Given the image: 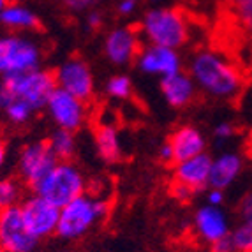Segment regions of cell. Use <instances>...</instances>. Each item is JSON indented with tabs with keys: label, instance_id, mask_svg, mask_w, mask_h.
I'll return each mask as SVG.
<instances>
[{
	"label": "cell",
	"instance_id": "cell-29",
	"mask_svg": "<svg viewBox=\"0 0 252 252\" xmlns=\"http://www.w3.org/2000/svg\"><path fill=\"white\" fill-rule=\"evenodd\" d=\"M171 196L180 203H189L190 199L196 196V192L190 190L189 187H185V185H180V184H177V182H173L171 184Z\"/></svg>",
	"mask_w": 252,
	"mask_h": 252
},
{
	"label": "cell",
	"instance_id": "cell-19",
	"mask_svg": "<svg viewBox=\"0 0 252 252\" xmlns=\"http://www.w3.org/2000/svg\"><path fill=\"white\" fill-rule=\"evenodd\" d=\"M94 145L97 156L106 164H117L124 159V148L120 130L117 126L109 122H102L94 129Z\"/></svg>",
	"mask_w": 252,
	"mask_h": 252
},
{
	"label": "cell",
	"instance_id": "cell-9",
	"mask_svg": "<svg viewBox=\"0 0 252 252\" xmlns=\"http://www.w3.org/2000/svg\"><path fill=\"white\" fill-rule=\"evenodd\" d=\"M46 109L55 126L59 129L71 130V132L81 129L83 124L87 122V117H89L87 102H83L81 99L65 92V90L59 89V87L51 92L46 102Z\"/></svg>",
	"mask_w": 252,
	"mask_h": 252
},
{
	"label": "cell",
	"instance_id": "cell-1",
	"mask_svg": "<svg viewBox=\"0 0 252 252\" xmlns=\"http://www.w3.org/2000/svg\"><path fill=\"white\" fill-rule=\"evenodd\" d=\"M189 74L201 92L220 101L235 99L244 89L242 71L215 50L196 51L189 62Z\"/></svg>",
	"mask_w": 252,
	"mask_h": 252
},
{
	"label": "cell",
	"instance_id": "cell-8",
	"mask_svg": "<svg viewBox=\"0 0 252 252\" xmlns=\"http://www.w3.org/2000/svg\"><path fill=\"white\" fill-rule=\"evenodd\" d=\"M53 74L59 89L72 94L83 102L92 101L95 94V80L89 62H85L80 57H71L60 63Z\"/></svg>",
	"mask_w": 252,
	"mask_h": 252
},
{
	"label": "cell",
	"instance_id": "cell-5",
	"mask_svg": "<svg viewBox=\"0 0 252 252\" xmlns=\"http://www.w3.org/2000/svg\"><path fill=\"white\" fill-rule=\"evenodd\" d=\"M41 60L42 51L34 39L18 34L0 37V78L39 69Z\"/></svg>",
	"mask_w": 252,
	"mask_h": 252
},
{
	"label": "cell",
	"instance_id": "cell-36",
	"mask_svg": "<svg viewBox=\"0 0 252 252\" xmlns=\"http://www.w3.org/2000/svg\"><path fill=\"white\" fill-rule=\"evenodd\" d=\"M9 99H11V94H9L7 87H5L4 80L0 78V111H4V108L7 106Z\"/></svg>",
	"mask_w": 252,
	"mask_h": 252
},
{
	"label": "cell",
	"instance_id": "cell-22",
	"mask_svg": "<svg viewBox=\"0 0 252 252\" xmlns=\"http://www.w3.org/2000/svg\"><path fill=\"white\" fill-rule=\"evenodd\" d=\"M104 92L108 97L117 101H127L132 95V80L127 74H115L111 76L104 85Z\"/></svg>",
	"mask_w": 252,
	"mask_h": 252
},
{
	"label": "cell",
	"instance_id": "cell-6",
	"mask_svg": "<svg viewBox=\"0 0 252 252\" xmlns=\"http://www.w3.org/2000/svg\"><path fill=\"white\" fill-rule=\"evenodd\" d=\"M13 99H20L30 104L35 111L46 108L51 92L57 89L55 74L46 69H34V71L20 72V74L2 78Z\"/></svg>",
	"mask_w": 252,
	"mask_h": 252
},
{
	"label": "cell",
	"instance_id": "cell-20",
	"mask_svg": "<svg viewBox=\"0 0 252 252\" xmlns=\"http://www.w3.org/2000/svg\"><path fill=\"white\" fill-rule=\"evenodd\" d=\"M0 23L14 32H34L41 29V20L37 13L21 4H9L0 13Z\"/></svg>",
	"mask_w": 252,
	"mask_h": 252
},
{
	"label": "cell",
	"instance_id": "cell-13",
	"mask_svg": "<svg viewBox=\"0 0 252 252\" xmlns=\"http://www.w3.org/2000/svg\"><path fill=\"white\" fill-rule=\"evenodd\" d=\"M136 65L143 74L166 78V76H171L175 72L182 71V57L178 50L147 44L139 51L138 59H136Z\"/></svg>",
	"mask_w": 252,
	"mask_h": 252
},
{
	"label": "cell",
	"instance_id": "cell-14",
	"mask_svg": "<svg viewBox=\"0 0 252 252\" xmlns=\"http://www.w3.org/2000/svg\"><path fill=\"white\" fill-rule=\"evenodd\" d=\"M212 157L208 154H199L190 159H185L182 162L173 164V182L189 187L190 190L198 194L208 187L210 178Z\"/></svg>",
	"mask_w": 252,
	"mask_h": 252
},
{
	"label": "cell",
	"instance_id": "cell-30",
	"mask_svg": "<svg viewBox=\"0 0 252 252\" xmlns=\"http://www.w3.org/2000/svg\"><path fill=\"white\" fill-rule=\"evenodd\" d=\"M238 210L240 215H242V220L252 224V192H247L242 198V201L238 205Z\"/></svg>",
	"mask_w": 252,
	"mask_h": 252
},
{
	"label": "cell",
	"instance_id": "cell-32",
	"mask_svg": "<svg viewBox=\"0 0 252 252\" xmlns=\"http://www.w3.org/2000/svg\"><path fill=\"white\" fill-rule=\"evenodd\" d=\"M210 252H236L231 236L227 235V236H224V238L214 242V244H210Z\"/></svg>",
	"mask_w": 252,
	"mask_h": 252
},
{
	"label": "cell",
	"instance_id": "cell-39",
	"mask_svg": "<svg viewBox=\"0 0 252 252\" xmlns=\"http://www.w3.org/2000/svg\"><path fill=\"white\" fill-rule=\"evenodd\" d=\"M0 252H5V251H4V249H0Z\"/></svg>",
	"mask_w": 252,
	"mask_h": 252
},
{
	"label": "cell",
	"instance_id": "cell-17",
	"mask_svg": "<svg viewBox=\"0 0 252 252\" xmlns=\"http://www.w3.org/2000/svg\"><path fill=\"white\" fill-rule=\"evenodd\" d=\"M168 143L173 150L175 162H182L206 152L205 134L194 126H180L178 129H175L169 136Z\"/></svg>",
	"mask_w": 252,
	"mask_h": 252
},
{
	"label": "cell",
	"instance_id": "cell-35",
	"mask_svg": "<svg viewBox=\"0 0 252 252\" xmlns=\"http://www.w3.org/2000/svg\"><path fill=\"white\" fill-rule=\"evenodd\" d=\"M159 160H160V162H164V164H175L173 150H171V147H169L168 141L160 145V148H159Z\"/></svg>",
	"mask_w": 252,
	"mask_h": 252
},
{
	"label": "cell",
	"instance_id": "cell-15",
	"mask_svg": "<svg viewBox=\"0 0 252 252\" xmlns=\"http://www.w3.org/2000/svg\"><path fill=\"white\" fill-rule=\"evenodd\" d=\"M194 229L206 244H214L231 233L227 215L220 206L203 205L194 214Z\"/></svg>",
	"mask_w": 252,
	"mask_h": 252
},
{
	"label": "cell",
	"instance_id": "cell-28",
	"mask_svg": "<svg viewBox=\"0 0 252 252\" xmlns=\"http://www.w3.org/2000/svg\"><path fill=\"white\" fill-rule=\"evenodd\" d=\"M236 132V127L231 122H219L214 129V138L219 143H224L227 139H231Z\"/></svg>",
	"mask_w": 252,
	"mask_h": 252
},
{
	"label": "cell",
	"instance_id": "cell-16",
	"mask_svg": "<svg viewBox=\"0 0 252 252\" xmlns=\"http://www.w3.org/2000/svg\"><path fill=\"white\" fill-rule=\"evenodd\" d=\"M160 94H162L164 101L168 102L171 108H185L194 101L196 97V83L190 78V74L184 71H178L171 76L160 78Z\"/></svg>",
	"mask_w": 252,
	"mask_h": 252
},
{
	"label": "cell",
	"instance_id": "cell-2",
	"mask_svg": "<svg viewBox=\"0 0 252 252\" xmlns=\"http://www.w3.org/2000/svg\"><path fill=\"white\" fill-rule=\"evenodd\" d=\"M139 35H143L148 44L180 50L189 42L190 25L180 9L152 7L139 21Z\"/></svg>",
	"mask_w": 252,
	"mask_h": 252
},
{
	"label": "cell",
	"instance_id": "cell-31",
	"mask_svg": "<svg viewBox=\"0 0 252 252\" xmlns=\"http://www.w3.org/2000/svg\"><path fill=\"white\" fill-rule=\"evenodd\" d=\"M139 7V0H118L117 4V13L120 16H130L134 14Z\"/></svg>",
	"mask_w": 252,
	"mask_h": 252
},
{
	"label": "cell",
	"instance_id": "cell-4",
	"mask_svg": "<svg viewBox=\"0 0 252 252\" xmlns=\"http://www.w3.org/2000/svg\"><path fill=\"white\" fill-rule=\"evenodd\" d=\"M87 189V182L81 169L71 160H59L55 168L35 185L34 194L53 203L55 206H65Z\"/></svg>",
	"mask_w": 252,
	"mask_h": 252
},
{
	"label": "cell",
	"instance_id": "cell-12",
	"mask_svg": "<svg viewBox=\"0 0 252 252\" xmlns=\"http://www.w3.org/2000/svg\"><path fill=\"white\" fill-rule=\"evenodd\" d=\"M141 41H139V30L134 27H117L106 34L102 41V51L109 63L124 67L136 62L139 51H141Z\"/></svg>",
	"mask_w": 252,
	"mask_h": 252
},
{
	"label": "cell",
	"instance_id": "cell-38",
	"mask_svg": "<svg viewBox=\"0 0 252 252\" xmlns=\"http://www.w3.org/2000/svg\"><path fill=\"white\" fill-rule=\"evenodd\" d=\"M9 4H11V0H0V13H2Z\"/></svg>",
	"mask_w": 252,
	"mask_h": 252
},
{
	"label": "cell",
	"instance_id": "cell-27",
	"mask_svg": "<svg viewBox=\"0 0 252 252\" xmlns=\"http://www.w3.org/2000/svg\"><path fill=\"white\" fill-rule=\"evenodd\" d=\"M69 13H89L99 4V0H60Z\"/></svg>",
	"mask_w": 252,
	"mask_h": 252
},
{
	"label": "cell",
	"instance_id": "cell-23",
	"mask_svg": "<svg viewBox=\"0 0 252 252\" xmlns=\"http://www.w3.org/2000/svg\"><path fill=\"white\" fill-rule=\"evenodd\" d=\"M35 109L30 104H27L25 101H20V99H9L7 106L4 108V115L9 122L14 124V126H23L34 117Z\"/></svg>",
	"mask_w": 252,
	"mask_h": 252
},
{
	"label": "cell",
	"instance_id": "cell-37",
	"mask_svg": "<svg viewBox=\"0 0 252 252\" xmlns=\"http://www.w3.org/2000/svg\"><path fill=\"white\" fill-rule=\"evenodd\" d=\"M5 160H7V148H5V143L0 139V171L4 169Z\"/></svg>",
	"mask_w": 252,
	"mask_h": 252
},
{
	"label": "cell",
	"instance_id": "cell-25",
	"mask_svg": "<svg viewBox=\"0 0 252 252\" xmlns=\"http://www.w3.org/2000/svg\"><path fill=\"white\" fill-rule=\"evenodd\" d=\"M236 252H252V224L242 222L229 233Z\"/></svg>",
	"mask_w": 252,
	"mask_h": 252
},
{
	"label": "cell",
	"instance_id": "cell-34",
	"mask_svg": "<svg viewBox=\"0 0 252 252\" xmlns=\"http://www.w3.org/2000/svg\"><path fill=\"white\" fill-rule=\"evenodd\" d=\"M222 203H224V190L208 187V192H206V205L222 206Z\"/></svg>",
	"mask_w": 252,
	"mask_h": 252
},
{
	"label": "cell",
	"instance_id": "cell-11",
	"mask_svg": "<svg viewBox=\"0 0 252 252\" xmlns=\"http://www.w3.org/2000/svg\"><path fill=\"white\" fill-rule=\"evenodd\" d=\"M20 208L27 229L39 242L57 233L60 220L59 206H55L53 203L46 201L44 198L34 194V196H30V198H27L25 201L21 203Z\"/></svg>",
	"mask_w": 252,
	"mask_h": 252
},
{
	"label": "cell",
	"instance_id": "cell-3",
	"mask_svg": "<svg viewBox=\"0 0 252 252\" xmlns=\"http://www.w3.org/2000/svg\"><path fill=\"white\" fill-rule=\"evenodd\" d=\"M109 214V201L101 196L83 192L60 208L57 235L63 240H78L92 231Z\"/></svg>",
	"mask_w": 252,
	"mask_h": 252
},
{
	"label": "cell",
	"instance_id": "cell-24",
	"mask_svg": "<svg viewBox=\"0 0 252 252\" xmlns=\"http://www.w3.org/2000/svg\"><path fill=\"white\" fill-rule=\"evenodd\" d=\"M21 198L20 182L14 178H0V210L16 206Z\"/></svg>",
	"mask_w": 252,
	"mask_h": 252
},
{
	"label": "cell",
	"instance_id": "cell-10",
	"mask_svg": "<svg viewBox=\"0 0 252 252\" xmlns=\"http://www.w3.org/2000/svg\"><path fill=\"white\" fill-rule=\"evenodd\" d=\"M39 240L27 229L20 206L0 210V249L5 252H34Z\"/></svg>",
	"mask_w": 252,
	"mask_h": 252
},
{
	"label": "cell",
	"instance_id": "cell-18",
	"mask_svg": "<svg viewBox=\"0 0 252 252\" xmlns=\"http://www.w3.org/2000/svg\"><path fill=\"white\" fill-rule=\"evenodd\" d=\"M244 168V159L235 154V152H222L220 156L212 159L210 166V178H208V187L212 189H227L233 182L238 178Z\"/></svg>",
	"mask_w": 252,
	"mask_h": 252
},
{
	"label": "cell",
	"instance_id": "cell-21",
	"mask_svg": "<svg viewBox=\"0 0 252 252\" xmlns=\"http://www.w3.org/2000/svg\"><path fill=\"white\" fill-rule=\"evenodd\" d=\"M48 143H50L51 150H53L59 160H71L76 154V147H78L74 132L59 129V127L51 132V136L48 138Z\"/></svg>",
	"mask_w": 252,
	"mask_h": 252
},
{
	"label": "cell",
	"instance_id": "cell-7",
	"mask_svg": "<svg viewBox=\"0 0 252 252\" xmlns=\"http://www.w3.org/2000/svg\"><path fill=\"white\" fill-rule=\"evenodd\" d=\"M57 162H59V159L51 150L48 139L32 141V143L25 145L18 154V177L23 184L29 185L30 189H34L35 185L55 168Z\"/></svg>",
	"mask_w": 252,
	"mask_h": 252
},
{
	"label": "cell",
	"instance_id": "cell-26",
	"mask_svg": "<svg viewBox=\"0 0 252 252\" xmlns=\"http://www.w3.org/2000/svg\"><path fill=\"white\" fill-rule=\"evenodd\" d=\"M229 4L238 18L240 25L252 35V0H229Z\"/></svg>",
	"mask_w": 252,
	"mask_h": 252
},
{
	"label": "cell",
	"instance_id": "cell-33",
	"mask_svg": "<svg viewBox=\"0 0 252 252\" xmlns=\"http://www.w3.org/2000/svg\"><path fill=\"white\" fill-rule=\"evenodd\" d=\"M85 23H87V27H89L90 30H99L102 27V23H104V16H102V13H99V11H95V9H92V11H89V13H87Z\"/></svg>",
	"mask_w": 252,
	"mask_h": 252
}]
</instances>
